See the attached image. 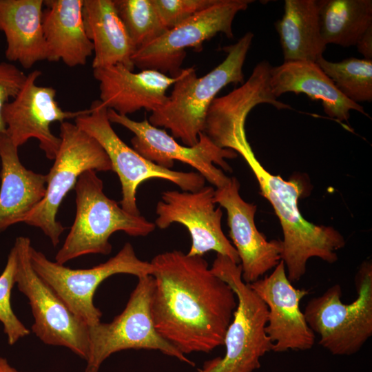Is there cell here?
Masks as SVG:
<instances>
[{
  "mask_svg": "<svg viewBox=\"0 0 372 372\" xmlns=\"http://www.w3.org/2000/svg\"><path fill=\"white\" fill-rule=\"evenodd\" d=\"M76 216L55 262H65L87 254L107 255L112 251L109 240L116 231L131 236H146L156 227L144 216L131 214L103 192V180L94 170L83 172L74 187Z\"/></svg>",
  "mask_w": 372,
  "mask_h": 372,
  "instance_id": "cell-4",
  "label": "cell"
},
{
  "mask_svg": "<svg viewBox=\"0 0 372 372\" xmlns=\"http://www.w3.org/2000/svg\"><path fill=\"white\" fill-rule=\"evenodd\" d=\"M217 0H152L161 22L167 30L210 7Z\"/></svg>",
  "mask_w": 372,
  "mask_h": 372,
  "instance_id": "cell-30",
  "label": "cell"
},
{
  "mask_svg": "<svg viewBox=\"0 0 372 372\" xmlns=\"http://www.w3.org/2000/svg\"><path fill=\"white\" fill-rule=\"evenodd\" d=\"M266 304L267 322L265 330L273 342L272 351H305L315 343V333L300 308L309 291L295 288L289 280L281 260L272 273L249 284Z\"/></svg>",
  "mask_w": 372,
  "mask_h": 372,
  "instance_id": "cell-17",
  "label": "cell"
},
{
  "mask_svg": "<svg viewBox=\"0 0 372 372\" xmlns=\"http://www.w3.org/2000/svg\"><path fill=\"white\" fill-rule=\"evenodd\" d=\"M252 0H217L149 43L137 49L132 61L141 70H154L175 76L182 70L185 50H201L205 41L219 33L233 38L232 23L236 15L247 9Z\"/></svg>",
  "mask_w": 372,
  "mask_h": 372,
  "instance_id": "cell-12",
  "label": "cell"
},
{
  "mask_svg": "<svg viewBox=\"0 0 372 372\" xmlns=\"http://www.w3.org/2000/svg\"><path fill=\"white\" fill-rule=\"evenodd\" d=\"M285 62L316 63L326 50L320 28L318 0H285L275 23Z\"/></svg>",
  "mask_w": 372,
  "mask_h": 372,
  "instance_id": "cell-25",
  "label": "cell"
},
{
  "mask_svg": "<svg viewBox=\"0 0 372 372\" xmlns=\"http://www.w3.org/2000/svg\"><path fill=\"white\" fill-rule=\"evenodd\" d=\"M16 268L17 254L12 247L3 271L0 274V322L8 343L11 346L30 334V330L17 318L11 306V292L15 285Z\"/></svg>",
  "mask_w": 372,
  "mask_h": 372,
  "instance_id": "cell-29",
  "label": "cell"
},
{
  "mask_svg": "<svg viewBox=\"0 0 372 372\" xmlns=\"http://www.w3.org/2000/svg\"><path fill=\"white\" fill-rule=\"evenodd\" d=\"M93 75L99 83L102 105L125 116L143 108L152 112L162 107L168 98L167 90L178 77L154 70L135 73L121 64L94 69Z\"/></svg>",
  "mask_w": 372,
  "mask_h": 372,
  "instance_id": "cell-19",
  "label": "cell"
},
{
  "mask_svg": "<svg viewBox=\"0 0 372 372\" xmlns=\"http://www.w3.org/2000/svg\"><path fill=\"white\" fill-rule=\"evenodd\" d=\"M61 143L54 162L47 174L43 199L21 223L39 228L56 247L65 227L56 220V214L66 194L74 189L79 177L87 170H112L110 161L99 143L68 121L61 123Z\"/></svg>",
  "mask_w": 372,
  "mask_h": 372,
  "instance_id": "cell-7",
  "label": "cell"
},
{
  "mask_svg": "<svg viewBox=\"0 0 372 372\" xmlns=\"http://www.w3.org/2000/svg\"><path fill=\"white\" fill-rule=\"evenodd\" d=\"M74 123L95 138L103 148L121 185V207L140 215L136 203L138 186L152 178H161L178 185L184 192H194L205 186V179L198 172H184L161 167L145 158L117 135L107 116V109L99 100L92 103L89 112L74 118Z\"/></svg>",
  "mask_w": 372,
  "mask_h": 372,
  "instance_id": "cell-9",
  "label": "cell"
},
{
  "mask_svg": "<svg viewBox=\"0 0 372 372\" xmlns=\"http://www.w3.org/2000/svg\"><path fill=\"white\" fill-rule=\"evenodd\" d=\"M43 6V0H0V31L6 37V57L25 69L49 59Z\"/></svg>",
  "mask_w": 372,
  "mask_h": 372,
  "instance_id": "cell-23",
  "label": "cell"
},
{
  "mask_svg": "<svg viewBox=\"0 0 372 372\" xmlns=\"http://www.w3.org/2000/svg\"><path fill=\"white\" fill-rule=\"evenodd\" d=\"M271 68L266 60L259 62L247 81L214 99L206 114L203 133L217 146L240 155L250 149L245 124L250 111L259 104L272 105L278 110L292 109L272 93L269 83Z\"/></svg>",
  "mask_w": 372,
  "mask_h": 372,
  "instance_id": "cell-15",
  "label": "cell"
},
{
  "mask_svg": "<svg viewBox=\"0 0 372 372\" xmlns=\"http://www.w3.org/2000/svg\"><path fill=\"white\" fill-rule=\"evenodd\" d=\"M269 83L276 99L287 92L305 94L313 100L321 101L324 112L338 121H348L351 110L369 116L363 106L349 100L339 92L316 63L289 61L272 67Z\"/></svg>",
  "mask_w": 372,
  "mask_h": 372,
  "instance_id": "cell-21",
  "label": "cell"
},
{
  "mask_svg": "<svg viewBox=\"0 0 372 372\" xmlns=\"http://www.w3.org/2000/svg\"><path fill=\"white\" fill-rule=\"evenodd\" d=\"M83 0H45L42 23L50 62L84 65L94 50L83 17Z\"/></svg>",
  "mask_w": 372,
  "mask_h": 372,
  "instance_id": "cell-22",
  "label": "cell"
},
{
  "mask_svg": "<svg viewBox=\"0 0 372 372\" xmlns=\"http://www.w3.org/2000/svg\"><path fill=\"white\" fill-rule=\"evenodd\" d=\"M0 232L21 223L43 199L47 174L35 173L20 161L18 147L6 134L0 136Z\"/></svg>",
  "mask_w": 372,
  "mask_h": 372,
  "instance_id": "cell-20",
  "label": "cell"
},
{
  "mask_svg": "<svg viewBox=\"0 0 372 372\" xmlns=\"http://www.w3.org/2000/svg\"><path fill=\"white\" fill-rule=\"evenodd\" d=\"M211 269L232 288L237 307L225 333V355L205 362L195 372H253L260 367V359L273 345L265 330L267 307L242 280L240 264L217 254Z\"/></svg>",
  "mask_w": 372,
  "mask_h": 372,
  "instance_id": "cell-5",
  "label": "cell"
},
{
  "mask_svg": "<svg viewBox=\"0 0 372 372\" xmlns=\"http://www.w3.org/2000/svg\"><path fill=\"white\" fill-rule=\"evenodd\" d=\"M316 63L347 99L358 104L372 101V60L351 57L332 62L322 57Z\"/></svg>",
  "mask_w": 372,
  "mask_h": 372,
  "instance_id": "cell-27",
  "label": "cell"
},
{
  "mask_svg": "<svg viewBox=\"0 0 372 372\" xmlns=\"http://www.w3.org/2000/svg\"><path fill=\"white\" fill-rule=\"evenodd\" d=\"M26 77L27 74L15 65L0 62V136L6 134L3 115L4 107L19 92Z\"/></svg>",
  "mask_w": 372,
  "mask_h": 372,
  "instance_id": "cell-31",
  "label": "cell"
},
{
  "mask_svg": "<svg viewBox=\"0 0 372 372\" xmlns=\"http://www.w3.org/2000/svg\"><path fill=\"white\" fill-rule=\"evenodd\" d=\"M355 45L364 59L372 60V26L366 30Z\"/></svg>",
  "mask_w": 372,
  "mask_h": 372,
  "instance_id": "cell-32",
  "label": "cell"
},
{
  "mask_svg": "<svg viewBox=\"0 0 372 372\" xmlns=\"http://www.w3.org/2000/svg\"><path fill=\"white\" fill-rule=\"evenodd\" d=\"M214 192L211 186H203L194 192H163L156 205L154 224L161 229L174 223L184 225L191 236L189 256H203L214 251L240 264L236 249L223 231V211L215 208Z\"/></svg>",
  "mask_w": 372,
  "mask_h": 372,
  "instance_id": "cell-14",
  "label": "cell"
},
{
  "mask_svg": "<svg viewBox=\"0 0 372 372\" xmlns=\"http://www.w3.org/2000/svg\"><path fill=\"white\" fill-rule=\"evenodd\" d=\"M253 38L254 34L247 32L236 43L225 47L224 61L201 77L194 68L182 69L166 103L151 113L149 123L169 130L184 145H196L217 94L229 84L244 83L242 68Z\"/></svg>",
  "mask_w": 372,
  "mask_h": 372,
  "instance_id": "cell-3",
  "label": "cell"
},
{
  "mask_svg": "<svg viewBox=\"0 0 372 372\" xmlns=\"http://www.w3.org/2000/svg\"><path fill=\"white\" fill-rule=\"evenodd\" d=\"M113 1L136 50L154 41L167 30L161 22L152 0Z\"/></svg>",
  "mask_w": 372,
  "mask_h": 372,
  "instance_id": "cell-28",
  "label": "cell"
},
{
  "mask_svg": "<svg viewBox=\"0 0 372 372\" xmlns=\"http://www.w3.org/2000/svg\"><path fill=\"white\" fill-rule=\"evenodd\" d=\"M83 17L93 44L92 69L121 64L133 71L136 51L113 0H83Z\"/></svg>",
  "mask_w": 372,
  "mask_h": 372,
  "instance_id": "cell-24",
  "label": "cell"
},
{
  "mask_svg": "<svg viewBox=\"0 0 372 372\" xmlns=\"http://www.w3.org/2000/svg\"><path fill=\"white\" fill-rule=\"evenodd\" d=\"M0 372H21L12 366L6 358L0 357Z\"/></svg>",
  "mask_w": 372,
  "mask_h": 372,
  "instance_id": "cell-33",
  "label": "cell"
},
{
  "mask_svg": "<svg viewBox=\"0 0 372 372\" xmlns=\"http://www.w3.org/2000/svg\"><path fill=\"white\" fill-rule=\"evenodd\" d=\"M13 247L17 254L15 285L30 305L34 317L32 331L43 343L66 347L86 361L89 354L88 326L34 270L30 257V240L19 236Z\"/></svg>",
  "mask_w": 372,
  "mask_h": 372,
  "instance_id": "cell-11",
  "label": "cell"
},
{
  "mask_svg": "<svg viewBox=\"0 0 372 372\" xmlns=\"http://www.w3.org/2000/svg\"><path fill=\"white\" fill-rule=\"evenodd\" d=\"M107 116L111 123L121 125L134 134L132 148L149 161L170 169L174 160L188 164L216 188L229 180V177L215 164L231 172L225 159L235 158L238 154L231 149L219 147L205 133L201 132L198 143L189 147L179 144L165 130L153 126L146 118L135 121L111 109H107Z\"/></svg>",
  "mask_w": 372,
  "mask_h": 372,
  "instance_id": "cell-13",
  "label": "cell"
},
{
  "mask_svg": "<svg viewBox=\"0 0 372 372\" xmlns=\"http://www.w3.org/2000/svg\"><path fill=\"white\" fill-rule=\"evenodd\" d=\"M243 158L254 172L261 194L279 218L283 232L281 260L289 280L292 283L301 279L311 258L335 262L338 260L336 251L345 245L344 238L332 227L317 225L302 216L298 207V199L303 192L302 183L273 175L258 161L254 152Z\"/></svg>",
  "mask_w": 372,
  "mask_h": 372,
  "instance_id": "cell-2",
  "label": "cell"
},
{
  "mask_svg": "<svg viewBox=\"0 0 372 372\" xmlns=\"http://www.w3.org/2000/svg\"><path fill=\"white\" fill-rule=\"evenodd\" d=\"M30 257L36 273L88 327L101 322L102 312L94 305L93 299L102 282L118 273L138 278L153 273L151 262L139 259L129 242L106 262L89 269H74L52 262L32 247Z\"/></svg>",
  "mask_w": 372,
  "mask_h": 372,
  "instance_id": "cell-10",
  "label": "cell"
},
{
  "mask_svg": "<svg viewBox=\"0 0 372 372\" xmlns=\"http://www.w3.org/2000/svg\"><path fill=\"white\" fill-rule=\"evenodd\" d=\"M41 75L38 70L27 74L19 92L5 105L3 115L6 135L16 147L19 148L30 138H36L47 158L54 160L61 138L52 134L50 125L75 118L88 112L89 109L75 112L62 110L55 99L56 90L37 85Z\"/></svg>",
  "mask_w": 372,
  "mask_h": 372,
  "instance_id": "cell-16",
  "label": "cell"
},
{
  "mask_svg": "<svg viewBox=\"0 0 372 372\" xmlns=\"http://www.w3.org/2000/svg\"><path fill=\"white\" fill-rule=\"evenodd\" d=\"M240 183L235 177L214 192V202L227 211L229 237L236 249L247 284L260 278L281 260L282 240L268 241L257 229L254 217L256 206L245 201L239 194Z\"/></svg>",
  "mask_w": 372,
  "mask_h": 372,
  "instance_id": "cell-18",
  "label": "cell"
},
{
  "mask_svg": "<svg viewBox=\"0 0 372 372\" xmlns=\"http://www.w3.org/2000/svg\"><path fill=\"white\" fill-rule=\"evenodd\" d=\"M153 278H138L123 311L108 323L88 327L89 354L85 372H99L112 354L126 349L159 351L192 366L188 359L156 331L150 313Z\"/></svg>",
  "mask_w": 372,
  "mask_h": 372,
  "instance_id": "cell-8",
  "label": "cell"
},
{
  "mask_svg": "<svg viewBox=\"0 0 372 372\" xmlns=\"http://www.w3.org/2000/svg\"><path fill=\"white\" fill-rule=\"evenodd\" d=\"M150 262V313L159 335L184 355L223 346L237 307L232 288L203 256L173 250Z\"/></svg>",
  "mask_w": 372,
  "mask_h": 372,
  "instance_id": "cell-1",
  "label": "cell"
},
{
  "mask_svg": "<svg viewBox=\"0 0 372 372\" xmlns=\"http://www.w3.org/2000/svg\"><path fill=\"white\" fill-rule=\"evenodd\" d=\"M322 38L327 45H355L372 26L371 0H318Z\"/></svg>",
  "mask_w": 372,
  "mask_h": 372,
  "instance_id": "cell-26",
  "label": "cell"
},
{
  "mask_svg": "<svg viewBox=\"0 0 372 372\" xmlns=\"http://www.w3.org/2000/svg\"><path fill=\"white\" fill-rule=\"evenodd\" d=\"M355 280L357 297L350 304L343 303L340 285H333L309 300L303 312L319 344L335 355L356 353L372 335L371 262L361 265Z\"/></svg>",
  "mask_w": 372,
  "mask_h": 372,
  "instance_id": "cell-6",
  "label": "cell"
}]
</instances>
